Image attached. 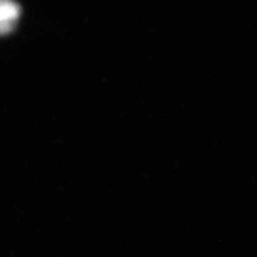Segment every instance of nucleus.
<instances>
[{"label":"nucleus","instance_id":"obj_1","mask_svg":"<svg viewBox=\"0 0 257 257\" xmlns=\"http://www.w3.org/2000/svg\"><path fill=\"white\" fill-rule=\"evenodd\" d=\"M21 7L13 0H0V36L9 35L18 24Z\"/></svg>","mask_w":257,"mask_h":257}]
</instances>
